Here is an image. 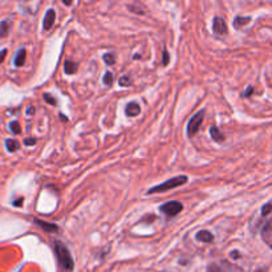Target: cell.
<instances>
[{
    "label": "cell",
    "mask_w": 272,
    "mask_h": 272,
    "mask_svg": "<svg viewBox=\"0 0 272 272\" xmlns=\"http://www.w3.org/2000/svg\"><path fill=\"white\" fill-rule=\"evenodd\" d=\"M55 254L59 260V264L64 272H72L75 268V262L70 255V251L62 242H55Z\"/></svg>",
    "instance_id": "1"
},
{
    "label": "cell",
    "mask_w": 272,
    "mask_h": 272,
    "mask_svg": "<svg viewBox=\"0 0 272 272\" xmlns=\"http://www.w3.org/2000/svg\"><path fill=\"white\" fill-rule=\"evenodd\" d=\"M189 178L186 176H178L174 177V178H170V180L165 181L163 183L157 184L148 191V194H157V193H165V191H169V190L176 189V187H180L182 184L187 183Z\"/></svg>",
    "instance_id": "2"
},
{
    "label": "cell",
    "mask_w": 272,
    "mask_h": 272,
    "mask_svg": "<svg viewBox=\"0 0 272 272\" xmlns=\"http://www.w3.org/2000/svg\"><path fill=\"white\" fill-rule=\"evenodd\" d=\"M207 272H242V270L227 260H222V262L211 263L207 267Z\"/></svg>",
    "instance_id": "3"
},
{
    "label": "cell",
    "mask_w": 272,
    "mask_h": 272,
    "mask_svg": "<svg viewBox=\"0 0 272 272\" xmlns=\"http://www.w3.org/2000/svg\"><path fill=\"white\" fill-rule=\"evenodd\" d=\"M203 117H205V110H199L198 113H195L193 117H191V120H190L189 123H187V136H189L190 138L195 136L198 133L199 127H201V125H202L203 122Z\"/></svg>",
    "instance_id": "4"
},
{
    "label": "cell",
    "mask_w": 272,
    "mask_h": 272,
    "mask_svg": "<svg viewBox=\"0 0 272 272\" xmlns=\"http://www.w3.org/2000/svg\"><path fill=\"white\" fill-rule=\"evenodd\" d=\"M182 209H183V206H182V203L178 202V201H170V202L163 203L162 206L159 207L161 212H163V214L167 216L178 215L181 211H182Z\"/></svg>",
    "instance_id": "5"
},
{
    "label": "cell",
    "mask_w": 272,
    "mask_h": 272,
    "mask_svg": "<svg viewBox=\"0 0 272 272\" xmlns=\"http://www.w3.org/2000/svg\"><path fill=\"white\" fill-rule=\"evenodd\" d=\"M227 23L223 18L220 16H215L214 20H212V32L215 33L216 36H224L227 33Z\"/></svg>",
    "instance_id": "6"
},
{
    "label": "cell",
    "mask_w": 272,
    "mask_h": 272,
    "mask_svg": "<svg viewBox=\"0 0 272 272\" xmlns=\"http://www.w3.org/2000/svg\"><path fill=\"white\" fill-rule=\"evenodd\" d=\"M55 20H56V11H55L53 8H49L44 16V22H43V30H44V31H48V30H51V28L53 27V24H55Z\"/></svg>",
    "instance_id": "7"
},
{
    "label": "cell",
    "mask_w": 272,
    "mask_h": 272,
    "mask_svg": "<svg viewBox=\"0 0 272 272\" xmlns=\"http://www.w3.org/2000/svg\"><path fill=\"white\" fill-rule=\"evenodd\" d=\"M125 113H126V116H129V117H136V116H138V114L141 113V106L138 102H129L126 105V108H125Z\"/></svg>",
    "instance_id": "8"
},
{
    "label": "cell",
    "mask_w": 272,
    "mask_h": 272,
    "mask_svg": "<svg viewBox=\"0 0 272 272\" xmlns=\"http://www.w3.org/2000/svg\"><path fill=\"white\" fill-rule=\"evenodd\" d=\"M35 223L44 230L45 233H56L59 231V227H57L56 224L53 223H48V222H44V220H40L37 218H35Z\"/></svg>",
    "instance_id": "9"
},
{
    "label": "cell",
    "mask_w": 272,
    "mask_h": 272,
    "mask_svg": "<svg viewBox=\"0 0 272 272\" xmlns=\"http://www.w3.org/2000/svg\"><path fill=\"white\" fill-rule=\"evenodd\" d=\"M197 238V241H201L203 243H211V242L214 241V235L210 233V231H206V230H202V231H199V233L195 235Z\"/></svg>",
    "instance_id": "10"
},
{
    "label": "cell",
    "mask_w": 272,
    "mask_h": 272,
    "mask_svg": "<svg viewBox=\"0 0 272 272\" xmlns=\"http://www.w3.org/2000/svg\"><path fill=\"white\" fill-rule=\"evenodd\" d=\"M77 69H79V64L77 62H72L70 60H66L64 62V72H65L66 75H75Z\"/></svg>",
    "instance_id": "11"
},
{
    "label": "cell",
    "mask_w": 272,
    "mask_h": 272,
    "mask_svg": "<svg viewBox=\"0 0 272 272\" xmlns=\"http://www.w3.org/2000/svg\"><path fill=\"white\" fill-rule=\"evenodd\" d=\"M210 136L212 140L215 141V142H223L224 141V136L222 134V132H220L219 129L216 126H212L210 129Z\"/></svg>",
    "instance_id": "12"
},
{
    "label": "cell",
    "mask_w": 272,
    "mask_h": 272,
    "mask_svg": "<svg viewBox=\"0 0 272 272\" xmlns=\"http://www.w3.org/2000/svg\"><path fill=\"white\" fill-rule=\"evenodd\" d=\"M5 146H7V150L11 151V153H15V151H18L20 149V144L16 140H12V138L5 141Z\"/></svg>",
    "instance_id": "13"
},
{
    "label": "cell",
    "mask_w": 272,
    "mask_h": 272,
    "mask_svg": "<svg viewBox=\"0 0 272 272\" xmlns=\"http://www.w3.org/2000/svg\"><path fill=\"white\" fill-rule=\"evenodd\" d=\"M26 57H27L26 49H20V51L18 52V56H16V59H15V65L16 66L24 65V62H26Z\"/></svg>",
    "instance_id": "14"
},
{
    "label": "cell",
    "mask_w": 272,
    "mask_h": 272,
    "mask_svg": "<svg viewBox=\"0 0 272 272\" xmlns=\"http://www.w3.org/2000/svg\"><path fill=\"white\" fill-rule=\"evenodd\" d=\"M9 28H11V22L9 20H4L0 23V37H5L8 35Z\"/></svg>",
    "instance_id": "15"
},
{
    "label": "cell",
    "mask_w": 272,
    "mask_h": 272,
    "mask_svg": "<svg viewBox=\"0 0 272 272\" xmlns=\"http://www.w3.org/2000/svg\"><path fill=\"white\" fill-rule=\"evenodd\" d=\"M250 22H251V18H242V16H237L235 20H234V27H235L237 30H239L241 27L246 26V24H248Z\"/></svg>",
    "instance_id": "16"
},
{
    "label": "cell",
    "mask_w": 272,
    "mask_h": 272,
    "mask_svg": "<svg viewBox=\"0 0 272 272\" xmlns=\"http://www.w3.org/2000/svg\"><path fill=\"white\" fill-rule=\"evenodd\" d=\"M9 130L13 133V134H20L22 133V127H20V123L18 121H12L9 123Z\"/></svg>",
    "instance_id": "17"
},
{
    "label": "cell",
    "mask_w": 272,
    "mask_h": 272,
    "mask_svg": "<svg viewBox=\"0 0 272 272\" xmlns=\"http://www.w3.org/2000/svg\"><path fill=\"white\" fill-rule=\"evenodd\" d=\"M104 61L108 65H113L114 61H116V56H114V53H105L104 55Z\"/></svg>",
    "instance_id": "18"
},
{
    "label": "cell",
    "mask_w": 272,
    "mask_h": 272,
    "mask_svg": "<svg viewBox=\"0 0 272 272\" xmlns=\"http://www.w3.org/2000/svg\"><path fill=\"white\" fill-rule=\"evenodd\" d=\"M119 83L121 87H130V85H132V79H130L129 76H122V77L120 79Z\"/></svg>",
    "instance_id": "19"
},
{
    "label": "cell",
    "mask_w": 272,
    "mask_h": 272,
    "mask_svg": "<svg viewBox=\"0 0 272 272\" xmlns=\"http://www.w3.org/2000/svg\"><path fill=\"white\" fill-rule=\"evenodd\" d=\"M113 75L110 73V72H106L105 76H104V79H102V81H104V84H105L106 87H110L112 84H113Z\"/></svg>",
    "instance_id": "20"
},
{
    "label": "cell",
    "mask_w": 272,
    "mask_h": 272,
    "mask_svg": "<svg viewBox=\"0 0 272 272\" xmlns=\"http://www.w3.org/2000/svg\"><path fill=\"white\" fill-rule=\"evenodd\" d=\"M44 100L47 102H48V104H51V105H53V106H55L57 104L56 98H55V97H53V96H51L49 93H44Z\"/></svg>",
    "instance_id": "21"
},
{
    "label": "cell",
    "mask_w": 272,
    "mask_h": 272,
    "mask_svg": "<svg viewBox=\"0 0 272 272\" xmlns=\"http://www.w3.org/2000/svg\"><path fill=\"white\" fill-rule=\"evenodd\" d=\"M271 211H272V203H268V205L263 206V209H262V214H263V215H267V214H270Z\"/></svg>",
    "instance_id": "22"
},
{
    "label": "cell",
    "mask_w": 272,
    "mask_h": 272,
    "mask_svg": "<svg viewBox=\"0 0 272 272\" xmlns=\"http://www.w3.org/2000/svg\"><path fill=\"white\" fill-rule=\"evenodd\" d=\"M35 144H36V138H33V137L24 138V145L30 146V145H35Z\"/></svg>",
    "instance_id": "23"
},
{
    "label": "cell",
    "mask_w": 272,
    "mask_h": 272,
    "mask_svg": "<svg viewBox=\"0 0 272 272\" xmlns=\"http://www.w3.org/2000/svg\"><path fill=\"white\" fill-rule=\"evenodd\" d=\"M169 60H170V57H169V53H167V51L165 49V51H163V65H167V64H169Z\"/></svg>",
    "instance_id": "24"
},
{
    "label": "cell",
    "mask_w": 272,
    "mask_h": 272,
    "mask_svg": "<svg viewBox=\"0 0 272 272\" xmlns=\"http://www.w3.org/2000/svg\"><path fill=\"white\" fill-rule=\"evenodd\" d=\"M5 56H7V49H3V51H0V64L3 62V60L5 59Z\"/></svg>",
    "instance_id": "25"
},
{
    "label": "cell",
    "mask_w": 272,
    "mask_h": 272,
    "mask_svg": "<svg viewBox=\"0 0 272 272\" xmlns=\"http://www.w3.org/2000/svg\"><path fill=\"white\" fill-rule=\"evenodd\" d=\"M252 92H254V88H252V87H248V88L246 89V92L243 93V96H244V97H248Z\"/></svg>",
    "instance_id": "26"
},
{
    "label": "cell",
    "mask_w": 272,
    "mask_h": 272,
    "mask_svg": "<svg viewBox=\"0 0 272 272\" xmlns=\"http://www.w3.org/2000/svg\"><path fill=\"white\" fill-rule=\"evenodd\" d=\"M33 113H35V108H33V106H30V108L27 109V114L30 116V114H33Z\"/></svg>",
    "instance_id": "27"
},
{
    "label": "cell",
    "mask_w": 272,
    "mask_h": 272,
    "mask_svg": "<svg viewBox=\"0 0 272 272\" xmlns=\"http://www.w3.org/2000/svg\"><path fill=\"white\" fill-rule=\"evenodd\" d=\"M23 203V198H20V199H18V201H15L13 202V206H22Z\"/></svg>",
    "instance_id": "28"
},
{
    "label": "cell",
    "mask_w": 272,
    "mask_h": 272,
    "mask_svg": "<svg viewBox=\"0 0 272 272\" xmlns=\"http://www.w3.org/2000/svg\"><path fill=\"white\" fill-rule=\"evenodd\" d=\"M231 256H233V258H235V259H238L241 255H239V252H238V251H234V252H231Z\"/></svg>",
    "instance_id": "29"
},
{
    "label": "cell",
    "mask_w": 272,
    "mask_h": 272,
    "mask_svg": "<svg viewBox=\"0 0 272 272\" xmlns=\"http://www.w3.org/2000/svg\"><path fill=\"white\" fill-rule=\"evenodd\" d=\"M255 272H267V271H266V270H263V268H259V270H256Z\"/></svg>",
    "instance_id": "30"
},
{
    "label": "cell",
    "mask_w": 272,
    "mask_h": 272,
    "mask_svg": "<svg viewBox=\"0 0 272 272\" xmlns=\"http://www.w3.org/2000/svg\"><path fill=\"white\" fill-rule=\"evenodd\" d=\"M268 246H270V247H271V248H272V239H271V241H270V242H268Z\"/></svg>",
    "instance_id": "31"
}]
</instances>
